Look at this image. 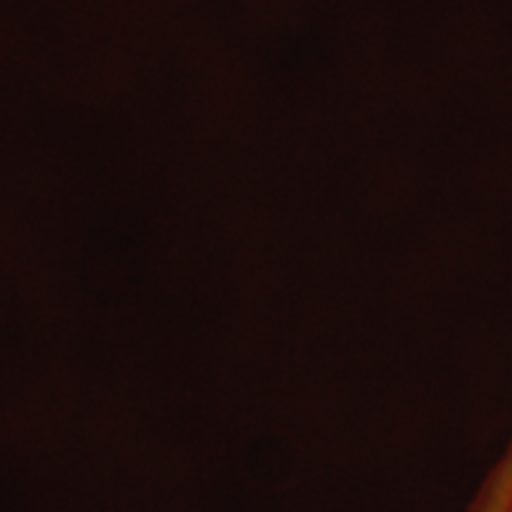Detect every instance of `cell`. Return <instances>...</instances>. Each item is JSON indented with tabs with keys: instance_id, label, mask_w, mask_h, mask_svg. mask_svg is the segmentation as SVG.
I'll list each match as a JSON object with an SVG mask.
<instances>
[{
	"instance_id": "6da1fadb",
	"label": "cell",
	"mask_w": 512,
	"mask_h": 512,
	"mask_svg": "<svg viewBox=\"0 0 512 512\" xmlns=\"http://www.w3.org/2000/svg\"><path fill=\"white\" fill-rule=\"evenodd\" d=\"M467 512H512V439L479 482Z\"/></svg>"
}]
</instances>
